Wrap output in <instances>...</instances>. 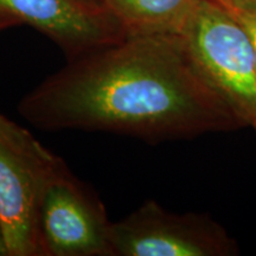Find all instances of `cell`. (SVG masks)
<instances>
[{"mask_svg":"<svg viewBox=\"0 0 256 256\" xmlns=\"http://www.w3.org/2000/svg\"><path fill=\"white\" fill-rule=\"evenodd\" d=\"M112 256H229L236 242L206 215L168 212L148 200L110 226Z\"/></svg>","mask_w":256,"mask_h":256,"instance_id":"277c9868","label":"cell"},{"mask_svg":"<svg viewBox=\"0 0 256 256\" xmlns=\"http://www.w3.org/2000/svg\"><path fill=\"white\" fill-rule=\"evenodd\" d=\"M236 19L243 25L250 37L252 48H254L255 54V63H256V14H232Z\"/></svg>","mask_w":256,"mask_h":256,"instance_id":"9c48e42d","label":"cell"},{"mask_svg":"<svg viewBox=\"0 0 256 256\" xmlns=\"http://www.w3.org/2000/svg\"><path fill=\"white\" fill-rule=\"evenodd\" d=\"M66 165L28 130L0 114V226L8 256H43L42 200Z\"/></svg>","mask_w":256,"mask_h":256,"instance_id":"7a4b0ae2","label":"cell"},{"mask_svg":"<svg viewBox=\"0 0 256 256\" xmlns=\"http://www.w3.org/2000/svg\"><path fill=\"white\" fill-rule=\"evenodd\" d=\"M12 25H14V24L12 23L10 19H8L6 17H4V16L0 14V30H2V28H6L8 26H12Z\"/></svg>","mask_w":256,"mask_h":256,"instance_id":"8fae6325","label":"cell"},{"mask_svg":"<svg viewBox=\"0 0 256 256\" xmlns=\"http://www.w3.org/2000/svg\"><path fill=\"white\" fill-rule=\"evenodd\" d=\"M87 2H94V4H98V5H102V2H101V0H87ZM104 6V5H102Z\"/></svg>","mask_w":256,"mask_h":256,"instance_id":"7c38bea8","label":"cell"},{"mask_svg":"<svg viewBox=\"0 0 256 256\" xmlns=\"http://www.w3.org/2000/svg\"><path fill=\"white\" fill-rule=\"evenodd\" d=\"M182 37L211 87L256 130V63L247 30L216 2L200 0Z\"/></svg>","mask_w":256,"mask_h":256,"instance_id":"3957f363","label":"cell"},{"mask_svg":"<svg viewBox=\"0 0 256 256\" xmlns=\"http://www.w3.org/2000/svg\"><path fill=\"white\" fill-rule=\"evenodd\" d=\"M232 14H256V0H214Z\"/></svg>","mask_w":256,"mask_h":256,"instance_id":"ba28073f","label":"cell"},{"mask_svg":"<svg viewBox=\"0 0 256 256\" xmlns=\"http://www.w3.org/2000/svg\"><path fill=\"white\" fill-rule=\"evenodd\" d=\"M126 36L182 34L200 0H101Z\"/></svg>","mask_w":256,"mask_h":256,"instance_id":"52a82bcc","label":"cell"},{"mask_svg":"<svg viewBox=\"0 0 256 256\" xmlns=\"http://www.w3.org/2000/svg\"><path fill=\"white\" fill-rule=\"evenodd\" d=\"M18 108L40 130H102L147 142L246 127L198 69L182 34L126 36L70 58Z\"/></svg>","mask_w":256,"mask_h":256,"instance_id":"6da1fadb","label":"cell"},{"mask_svg":"<svg viewBox=\"0 0 256 256\" xmlns=\"http://www.w3.org/2000/svg\"><path fill=\"white\" fill-rule=\"evenodd\" d=\"M0 256H8V246H6L4 234H2V228L0 226Z\"/></svg>","mask_w":256,"mask_h":256,"instance_id":"30bf717a","label":"cell"},{"mask_svg":"<svg viewBox=\"0 0 256 256\" xmlns=\"http://www.w3.org/2000/svg\"><path fill=\"white\" fill-rule=\"evenodd\" d=\"M0 14L51 38L75 58L126 37L102 5L87 0H0Z\"/></svg>","mask_w":256,"mask_h":256,"instance_id":"8992f818","label":"cell"},{"mask_svg":"<svg viewBox=\"0 0 256 256\" xmlns=\"http://www.w3.org/2000/svg\"><path fill=\"white\" fill-rule=\"evenodd\" d=\"M110 226L98 194L64 166L42 200L43 256H112Z\"/></svg>","mask_w":256,"mask_h":256,"instance_id":"5b68a950","label":"cell"}]
</instances>
